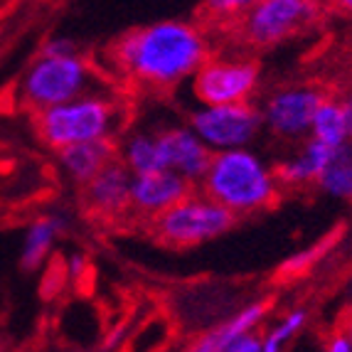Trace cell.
<instances>
[{
    "instance_id": "9",
    "label": "cell",
    "mask_w": 352,
    "mask_h": 352,
    "mask_svg": "<svg viewBox=\"0 0 352 352\" xmlns=\"http://www.w3.org/2000/svg\"><path fill=\"white\" fill-rule=\"evenodd\" d=\"M320 101L323 96L318 89H281L266 101L264 111H261V124L281 138H303L311 131L313 116H316Z\"/></svg>"
},
{
    "instance_id": "8",
    "label": "cell",
    "mask_w": 352,
    "mask_h": 352,
    "mask_svg": "<svg viewBox=\"0 0 352 352\" xmlns=\"http://www.w3.org/2000/svg\"><path fill=\"white\" fill-rule=\"evenodd\" d=\"M258 82V67L254 62H219L207 59L192 76L195 96L212 106H229V104H247L254 94Z\"/></svg>"
},
{
    "instance_id": "25",
    "label": "cell",
    "mask_w": 352,
    "mask_h": 352,
    "mask_svg": "<svg viewBox=\"0 0 352 352\" xmlns=\"http://www.w3.org/2000/svg\"><path fill=\"white\" fill-rule=\"evenodd\" d=\"M342 113H345V124H347V138H352V94L342 101Z\"/></svg>"
},
{
    "instance_id": "11",
    "label": "cell",
    "mask_w": 352,
    "mask_h": 352,
    "mask_svg": "<svg viewBox=\"0 0 352 352\" xmlns=\"http://www.w3.org/2000/svg\"><path fill=\"white\" fill-rule=\"evenodd\" d=\"M160 151L163 168L170 173H177L188 182H197L205 177L207 168L212 163L214 153L188 129H173L155 135Z\"/></svg>"
},
{
    "instance_id": "20",
    "label": "cell",
    "mask_w": 352,
    "mask_h": 352,
    "mask_svg": "<svg viewBox=\"0 0 352 352\" xmlns=\"http://www.w3.org/2000/svg\"><path fill=\"white\" fill-rule=\"evenodd\" d=\"M305 323V311H294L288 313L286 320L278 325L276 330H271L269 335L264 338L261 342V352H281V345L288 340V338H294Z\"/></svg>"
},
{
    "instance_id": "26",
    "label": "cell",
    "mask_w": 352,
    "mask_h": 352,
    "mask_svg": "<svg viewBox=\"0 0 352 352\" xmlns=\"http://www.w3.org/2000/svg\"><path fill=\"white\" fill-rule=\"evenodd\" d=\"M342 8H345V10H350V12H352V0H345V3H342Z\"/></svg>"
},
{
    "instance_id": "24",
    "label": "cell",
    "mask_w": 352,
    "mask_h": 352,
    "mask_svg": "<svg viewBox=\"0 0 352 352\" xmlns=\"http://www.w3.org/2000/svg\"><path fill=\"white\" fill-rule=\"evenodd\" d=\"M328 352H352V342L347 340L345 335H335L328 345Z\"/></svg>"
},
{
    "instance_id": "12",
    "label": "cell",
    "mask_w": 352,
    "mask_h": 352,
    "mask_svg": "<svg viewBox=\"0 0 352 352\" xmlns=\"http://www.w3.org/2000/svg\"><path fill=\"white\" fill-rule=\"evenodd\" d=\"M84 188H87V192H84L87 205L104 217L124 214L126 210H131V173L126 170V165L121 160L106 165L104 170L96 177H91Z\"/></svg>"
},
{
    "instance_id": "23",
    "label": "cell",
    "mask_w": 352,
    "mask_h": 352,
    "mask_svg": "<svg viewBox=\"0 0 352 352\" xmlns=\"http://www.w3.org/2000/svg\"><path fill=\"white\" fill-rule=\"evenodd\" d=\"M67 276L69 278H79L87 271V258L82 256V254H72L69 258H67Z\"/></svg>"
},
{
    "instance_id": "14",
    "label": "cell",
    "mask_w": 352,
    "mask_h": 352,
    "mask_svg": "<svg viewBox=\"0 0 352 352\" xmlns=\"http://www.w3.org/2000/svg\"><path fill=\"white\" fill-rule=\"evenodd\" d=\"M59 165L67 170L72 180L87 185L91 177H96L106 165H111L116 158V143L111 138L106 141H91V143H76L57 151Z\"/></svg>"
},
{
    "instance_id": "17",
    "label": "cell",
    "mask_w": 352,
    "mask_h": 352,
    "mask_svg": "<svg viewBox=\"0 0 352 352\" xmlns=\"http://www.w3.org/2000/svg\"><path fill=\"white\" fill-rule=\"evenodd\" d=\"M313 138L330 148H340L345 146L350 138H347V124H345V113H342V104L333 99H323L320 106L316 109V116H313Z\"/></svg>"
},
{
    "instance_id": "22",
    "label": "cell",
    "mask_w": 352,
    "mask_h": 352,
    "mask_svg": "<svg viewBox=\"0 0 352 352\" xmlns=\"http://www.w3.org/2000/svg\"><path fill=\"white\" fill-rule=\"evenodd\" d=\"M261 342H264V338L249 333V335H244V338H239L227 352H261Z\"/></svg>"
},
{
    "instance_id": "6",
    "label": "cell",
    "mask_w": 352,
    "mask_h": 352,
    "mask_svg": "<svg viewBox=\"0 0 352 352\" xmlns=\"http://www.w3.org/2000/svg\"><path fill=\"white\" fill-rule=\"evenodd\" d=\"M318 6L305 0H261L252 3L244 20H241V35L252 45L271 47L288 37L298 35L305 25L316 18Z\"/></svg>"
},
{
    "instance_id": "3",
    "label": "cell",
    "mask_w": 352,
    "mask_h": 352,
    "mask_svg": "<svg viewBox=\"0 0 352 352\" xmlns=\"http://www.w3.org/2000/svg\"><path fill=\"white\" fill-rule=\"evenodd\" d=\"M35 124L42 141L54 151H62L76 143L111 138L118 124V109L113 101L104 96L87 94L67 104L37 111Z\"/></svg>"
},
{
    "instance_id": "5",
    "label": "cell",
    "mask_w": 352,
    "mask_h": 352,
    "mask_svg": "<svg viewBox=\"0 0 352 352\" xmlns=\"http://www.w3.org/2000/svg\"><path fill=\"white\" fill-rule=\"evenodd\" d=\"M91 82H94V72L89 69L82 57H37L23 74L20 94L25 104L32 106L37 113L87 96Z\"/></svg>"
},
{
    "instance_id": "1",
    "label": "cell",
    "mask_w": 352,
    "mask_h": 352,
    "mask_svg": "<svg viewBox=\"0 0 352 352\" xmlns=\"http://www.w3.org/2000/svg\"><path fill=\"white\" fill-rule=\"evenodd\" d=\"M113 59L138 82L173 87L185 76H195V72L210 59V50L205 35L195 25L163 20L118 37Z\"/></svg>"
},
{
    "instance_id": "2",
    "label": "cell",
    "mask_w": 352,
    "mask_h": 352,
    "mask_svg": "<svg viewBox=\"0 0 352 352\" xmlns=\"http://www.w3.org/2000/svg\"><path fill=\"white\" fill-rule=\"evenodd\" d=\"M200 182L207 200L224 207L234 217L264 210L276 200L274 173L247 148L214 153Z\"/></svg>"
},
{
    "instance_id": "10",
    "label": "cell",
    "mask_w": 352,
    "mask_h": 352,
    "mask_svg": "<svg viewBox=\"0 0 352 352\" xmlns=\"http://www.w3.org/2000/svg\"><path fill=\"white\" fill-rule=\"evenodd\" d=\"M190 195H192V182H188L177 173L163 170L151 175H131V210L146 214L148 222L175 207L177 202L188 200Z\"/></svg>"
},
{
    "instance_id": "16",
    "label": "cell",
    "mask_w": 352,
    "mask_h": 352,
    "mask_svg": "<svg viewBox=\"0 0 352 352\" xmlns=\"http://www.w3.org/2000/svg\"><path fill=\"white\" fill-rule=\"evenodd\" d=\"M65 229V219L57 217V214H50V217H40L30 224L28 232H25L23 241V254H20V266L25 271H37L45 261H47L50 252H52V244L57 239V234Z\"/></svg>"
},
{
    "instance_id": "21",
    "label": "cell",
    "mask_w": 352,
    "mask_h": 352,
    "mask_svg": "<svg viewBox=\"0 0 352 352\" xmlns=\"http://www.w3.org/2000/svg\"><path fill=\"white\" fill-rule=\"evenodd\" d=\"M40 57L65 59V57H79V52H76V42L69 40V37H50V40L42 45Z\"/></svg>"
},
{
    "instance_id": "27",
    "label": "cell",
    "mask_w": 352,
    "mask_h": 352,
    "mask_svg": "<svg viewBox=\"0 0 352 352\" xmlns=\"http://www.w3.org/2000/svg\"><path fill=\"white\" fill-rule=\"evenodd\" d=\"M347 340L352 342V323H350V335H347Z\"/></svg>"
},
{
    "instance_id": "7",
    "label": "cell",
    "mask_w": 352,
    "mask_h": 352,
    "mask_svg": "<svg viewBox=\"0 0 352 352\" xmlns=\"http://www.w3.org/2000/svg\"><path fill=\"white\" fill-rule=\"evenodd\" d=\"M192 133L205 143L207 148L224 151H244V146L256 138L261 129V113L252 104H229V106H212L195 111L192 118Z\"/></svg>"
},
{
    "instance_id": "18",
    "label": "cell",
    "mask_w": 352,
    "mask_h": 352,
    "mask_svg": "<svg viewBox=\"0 0 352 352\" xmlns=\"http://www.w3.org/2000/svg\"><path fill=\"white\" fill-rule=\"evenodd\" d=\"M126 170L131 175H151V173H163V160H160L158 141L151 135H133L124 146V160Z\"/></svg>"
},
{
    "instance_id": "28",
    "label": "cell",
    "mask_w": 352,
    "mask_h": 352,
    "mask_svg": "<svg viewBox=\"0 0 352 352\" xmlns=\"http://www.w3.org/2000/svg\"><path fill=\"white\" fill-rule=\"evenodd\" d=\"M79 352H84V350H79Z\"/></svg>"
},
{
    "instance_id": "15",
    "label": "cell",
    "mask_w": 352,
    "mask_h": 352,
    "mask_svg": "<svg viewBox=\"0 0 352 352\" xmlns=\"http://www.w3.org/2000/svg\"><path fill=\"white\" fill-rule=\"evenodd\" d=\"M338 148H330L325 143L311 141L305 143L303 155L294 160H286L274 170V180H281L283 185H308V182H318L320 175L325 173L330 163H333Z\"/></svg>"
},
{
    "instance_id": "4",
    "label": "cell",
    "mask_w": 352,
    "mask_h": 352,
    "mask_svg": "<svg viewBox=\"0 0 352 352\" xmlns=\"http://www.w3.org/2000/svg\"><path fill=\"white\" fill-rule=\"evenodd\" d=\"M151 232L165 247H195L202 241L217 239L236 224V217L224 207L207 200L205 195H190L163 214L153 217Z\"/></svg>"
},
{
    "instance_id": "13",
    "label": "cell",
    "mask_w": 352,
    "mask_h": 352,
    "mask_svg": "<svg viewBox=\"0 0 352 352\" xmlns=\"http://www.w3.org/2000/svg\"><path fill=\"white\" fill-rule=\"evenodd\" d=\"M269 305H271V300H258V303L247 305V308L236 313L232 320L217 325L214 330L200 335V338H195V340L190 342L188 352H227L239 338H244V335H249L256 328L258 320L269 313Z\"/></svg>"
},
{
    "instance_id": "19",
    "label": "cell",
    "mask_w": 352,
    "mask_h": 352,
    "mask_svg": "<svg viewBox=\"0 0 352 352\" xmlns=\"http://www.w3.org/2000/svg\"><path fill=\"white\" fill-rule=\"evenodd\" d=\"M318 185L328 195L352 200V146L350 143L338 148L333 163L325 168V173L320 175Z\"/></svg>"
}]
</instances>
